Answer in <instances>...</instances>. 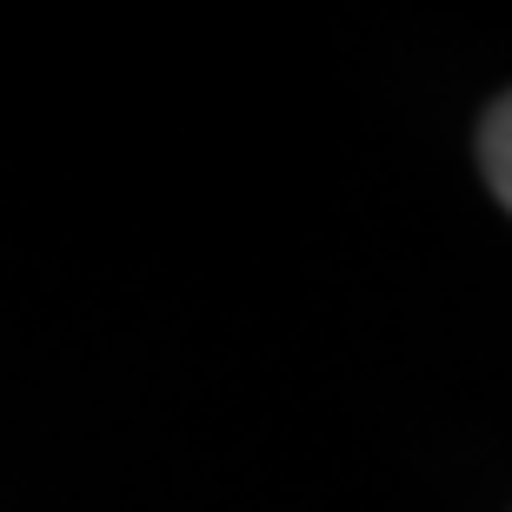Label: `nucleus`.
Listing matches in <instances>:
<instances>
[{
  "mask_svg": "<svg viewBox=\"0 0 512 512\" xmlns=\"http://www.w3.org/2000/svg\"><path fill=\"white\" fill-rule=\"evenodd\" d=\"M479 167H486V187L499 193V207L512 213V94L479 127Z\"/></svg>",
  "mask_w": 512,
  "mask_h": 512,
  "instance_id": "nucleus-1",
  "label": "nucleus"
}]
</instances>
